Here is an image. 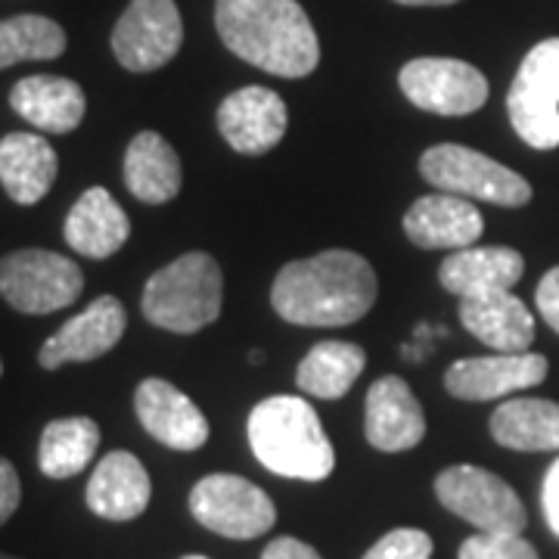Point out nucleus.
<instances>
[{
	"label": "nucleus",
	"instance_id": "f257e3e1",
	"mask_svg": "<svg viewBox=\"0 0 559 559\" xmlns=\"http://www.w3.org/2000/svg\"><path fill=\"white\" fill-rule=\"evenodd\" d=\"M380 296L370 261L348 249H326L289 261L271 286V305L296 326H352Z\"/></svg>",
	"mask_w": 559,
	"mask_h": 559
},
{
	"label": "nucleus",
	"instance_id": "f03ea898",
	"mask_svg": "<svg viewBox=\"0 0 559 559\" xmlns=\"http://www.w3.org/2000/svg\"><path fill=\"white\" fill-rule=\"evenodd\" d=\"M215 25L227 50L261 72L305 79L318 69V32L296 0H215Z\"/></svg>",
	"mask_w": 559,
	"mask_h": 559
},
{
	"label": "nucleus",
	"instance_id": "7ed1b4c3",
	"mask_svg": "<svg viewBox=\"0 0 559 559\" xmlns=\"http://www.w3.org/2000/svg\"><path fill=\"white\" fill-rule=\"evenodd\" d=\"M249 444L261 466L283 479L323 481L336 466L318 411L296 395H274L252 407Z\"/></svg>",
	"mask_w": 559,
	"mask_h": 559
},
{
	"label": "nucleus",
	"instance_id": "20e7f679",
	"mask_svg": "<svg viewBox=\"0 0 559 559\" xmlns=\"http://www.w3.org/2000/svg\"><path fill=\"white\" fill-rule=\"evenodd\" d=\"M224 277L209 252H187L159 267L143 286V318L153 326L190 336L221 318Z\"/></svg>",
	"mask_w": 559,
	"mask_h": 559
},
{
	"label": "nucleus",
	"instance_id": "39448f33",
	"mask_svg": "<svg viewBox=\"0 0 559 559\" xmlns=\"http://www.w3.org/2000/svg\"><path fill=\"white\" fill-rule=\"evenodd\" d=\"M419 175L441 193H454L463 200L491 202L503 209H522L532 202V183L522 175L460 143L429 146L419 159Z\"/></svg>",
	"mask_w": 559,
	"mask_h": 559
},
{
	"label": "nucleus",
	"instance_id": "423d86ee",
	"mask_svg": "<svg viewBox=\"0 0 559 559\" xmlns=\"http://www.w3.org/2000/svg\"><path fill=\"white\" fill-rule=\"evenodd\" d=\"M510 121L532 150L559 146V38L535 44L507 94Z\"/></svg>",
	"mask_w": 559,
	"mask_h": 559
},
{
	"label": "nucleus",
	"instance_id": "0eeeda50",
	"mask_svg": "<svg viewBox=\"0 0 559 559\" xmlns=\"http://www.w3.org/2000/svg\"><path fill=\"white\" fill-rule=\"evenodd\" d=\"M436 498L441 500L444 510L476 525L479 532L522 535L528 525V513L522 507L520 495L500 476L473 463H457L439 473Z\"/></svg>",
	"mask_w": 559,
	"mask_h": 559
},
{
	"label": "nucleus",
	"instance_id": "6e6552de",
	"mask_svg": "<svg viewBox=\"0 0 559 559\" xmlns=\"http://www.w3.org/2000/svg\"><path fill=\"white\" fill-rule=\"evenodd\" d=\"M84 289V274L72 259L47 249H20L0 259V296L22 314H53Z\"/></svg>",
	"mask_w": 559,
	"mask_h": 559
},
{
	"label": "nucleus",
	"instance_id": "1a4fd4ad",
	"mask_svg": "<svg viewBox=\"0 0 559 559\" xmlns=\"http://www.w3.org/2000/svg\"><path fill=\"white\" fill-rule=\"evenodd\" d=\"M190 513L202 528L234 540H249L267 535L277 522L274 500L242 476L212 473L193 485Z\"/></svg>",
	"mask_w": 559,
	"mask_h": 559
},
{
	"label": "nucleus",
	"instance_id": "9d476101",
	"mask_svg": "<svg viewBox=\"0 0 559 559\" xmlns=\"http://www.w3.org/2000/svg\"><path fill=\"white\" fill-rule=\"evenodd\" d=\"M401 94L423 112L469 116L488 103V79L476 66L451 57H419L399 75Z\"/></svg>",
	"mask_w": 559,
	"mask_h": 559
},
{
	"label": "nucleus",
	"instance_id": "9b49d317",
	"mask_svg": "<svg viewBox=\"0 0 559 559\" xmlns=\"http://www.w3.org/2000/svg\"><path fill=\"white\" fill-rule=\"evenodd\" d=\"M183 44L175 0H131L112 28V53L128 72H156L178 57Z\"/></svg>",
	"mask_w": 559,
	"mask_h": 559
},
{
	"label": "nucleus",
	"instance_id": "f8f14e48",
	"mask_svg": "<svg viewBox=\"0 0 559 559\" xmlns=\"http://www.w3.org/2000/svg\"><path fill=\"white\" fill-rule=\"evenodd\" d=\"M547 358L535 352L520 355H485V358H460L444 373V389L460 401H495L540 385L547 377Z\"/></svg>",
	"mask_w": 559,
	"mask_h": 559
},
{
	"label": "nucleus",
	"instance_id": "ddd939ff",
	"mask_svg": "<svg viewBox=\"0 0 559 559\" xmlns=\"http://www.w3.org/2000/svg\"><path fill=\"white\" fill-rule=\"evenodd\" d=\"M128 314L116 296L94 299L81 314L69 318L50 340L40 345L38 364L44 370H57L62 364H87L116 348L124 336Z\"/></svg>",
	"mask_w": 559,
	"mask_h": 559
},
{
	"label": "nucleus",
	"instance_id": "4468645a",
	"mask_svg": "<svg viewBox=\"0 0 559 559\" xmlns=\"http://www.w3.org/2000/svg\"><path fill=\"white\" fill-rule=\"evenodd\" d=\"M286 103L277 91L249 84L234 91L218 109V131L242 156H264L286 134Z\"/></svg>",
	"mask_w": 559,
	"mask_h": 559
},
{
	"label": "nucleus",
	"instance_id": "2eb2a0df",
	"mask_svg": "<svg viewBox=\"0 0 559 559\" xmlns=\"http://www.w3.org/2000/svg\"><path fill=\"white\" fill-rule=\"evenodd\" d=\"M134 411L140 426L175 451H200L209 441V419L202 411L180 392L178 385L150 377L134 392Z\"/></svg>",
	"mask_w": 559,
	"mask_h": 559
},
{
	"label": "nucleus",
	"instance_id": "dca6fc26",
	"mask_svg": "<svg viewBox=\"0 0 559 559\" xmlns=\"http://www.w3.org/2000/svg\"><path fill=\"white\" fill-rule=\"evenodd\" d=\"M364 432L367 441L382 454H401L423 441L426 436L423 404L401 377H382L370 385Z\"/></svg>",
	"mask_w": 559,
	"mask_h": 559
},
{
	"label": "nucleus",
	"instance_id": "f3484780",
	"mask_svg": "<svg viewBox=\"0 0 559 559\" xmlns=\"http://www.w3.org/2000/svg\"><path fill=\"white\" fill-rule=\"evenodd\" d=\"M485 230L481 212L454 193H429L417 200L404 215V234L419 249H448L457 252L476 246Z\"/></svg>",
	"mask_w": 559,
	"mask_h": 559
},
{
	"label": "nucleus",
	"instance_id": "a211bd4d",
	"mask_svg": "<svg viewBox=\"0 0 559 559\" xmlns=\"http://www.w3.org/2000/svg\"><path fill=\"white\" fill-rule=\"evenodd\" d=\"M460 323L469 336H476L481 345L503 355L528 352L535 342V318L525 308V301L516 299L510 289H495L460 299Z\"/></svg>",
	"mask_w": 559,
	"mask_h": 559
},
{
	"label": "nucleus",
	"instance_id": "6ab92c4d",
	"mask_svg": "<svg viewBox=\"0 0 559 559\" xmlns=\"http://www.w3.org/2000/svg\"><path fill=\"white\" fill-rule=\"evenodd\" d=\"M84 498H87L91 513H97L100 520L128 522L138 520L150 507L153 485H150L143 463L131 451H109L97 463Z\"/></svg>",
	"mask_w": 559,
	"mask_h": 559
},
{
	"label": "nucleus",
	"instance_id": "aec40b11",
	"mask_svg": "<svg viewBox=\"0 0 559 559\" xmlns=\"http://www.w3.org/2000/svg\"><path fill=\"white\" fill-rule=\"evenodd\" d=\"M525 274V259L510 246H466L441 261V286L457 296H481L495 289H513Z\"/></svg>",
	"mask_w": 559,
	"mask_h": 559
},
{
	"label": "nucleus",
	"instance_id": "412c9836",
	"mask_svg": "<svg viewBox=\"0 0 559 559\" xmlns=\"http://www.w3.org/2000/svg\"><path fill=\"white\" fill-rule=\"evenodd\" d=\"M66 242L84 259L103 261L116 255L131 237V221L106 187H91L81 193L66 218Z\"/></svg>",
	"mask_w": 559,
	"mask_h": 559
},
{
	"label": "nucleus",
	"instance_id": "4be33fe9",
	"mask_svg": "<svg viewBox=\"0 0 559 559\" xmlns=\"http://www.w3.org/2000/svg\"><path fill=\"white\" fill-rule=\"evenodd\" d=\"M10 106L28 124L47 134H69L84 121V91L72 79L60 75H28L13 84Z\"/></svg>",
	"mask_w": 559,
	"mask_h": 559
},
{
	"label": "nucleus",
	"instance_id": "5701e85b",
	"mask_svg": "<svg viewBox=\"0 0 559 559\" xmlns=\"http://www.w3.org/2000/svg\"><path fill=\"white\" fill-rule=\"evenodd\" d=\"M57 150L38 134L13 131L0 138V183L13 202L35 205L44 200L57 180Z\"/></svg>",
	"mask_w": 559,
	"mask_h": 559
},
{
	"label": "nucleus",
	"instance_id": "b1692460",
	"mask_svg": "<svg viewBox=\"0 0 559 559\" xmlns=\"http://www.w3.org/2000/svg\"><path fill=\"white\" fill-rule=\"evenodd\" d=\"M124 183L146 205H165L175 200L183 183L175 146L156 131H140L124 153Z\"/></svg>",
	"mask_w": 559,
	"mask_h": 559
},
{
	"label": "nucleus",
	"instance_id": "393cba45",
	"mask_svg": "<svg viewBox=\"0 0 559 559\" xmlns=\"http://www.w3.org/2000/svg\"><path fill=\"white\" fill-rule=\"evenodd\" d=\"M491 439L510 451H559V404L547 399H510L491 414Z\"/></svg>",
	"mask_w": 559,
	"mask_h": 559
},
{
	"label": "nucleus",
	"instance_id": "a878e982",
	"mask_svg": "<svg viewBox=\"0 0 559 559\" xmlns=\"http://www.w3.org/2000/svg\"><path fill=\"white\" fill-rule=\"evenodd\" d=\"M367 355L355 342H318L296 370V382L305 395L323 401L342 399L364 373Z\"/></svg>",
	"mask_w": 559,
	"mask_h": 559
},
{
	"label": "nucleus",
	"instance_id": "bb28decb",
	"mask_svg": "<svg viewBox=\"0 0 559 559\" xmlns=\"http://www.w3.org/2000/svg\"><path fill=\"white\" fill-rule=\"evenodd\" d=\"M100 448V426L91 417H62L47 423L38 444V466L47 479H72Z\"/></svg>",
	"mask_w": 559,
	"mask_h": 559
},
{
	"label": "nucleus",
	"instance_id": "cd10ccee",
	"mask_svg": "<svg viewBox=\"0 0 559 559\" xmlns=\"http://www.w3.org/2000/svg\"><path fill=\"white\" fill-rule=\"evenodd\" d=\"M66 50V32L47 16H13L0 20V69L25 60H57Z\"/></svg>",
	"mask_w": 559,
	"mask_h": 559
},
{
	"label": "nucleus",
	"instance_id": "c85d7f7f",
	"mask_svg": "<svg viewBox=\"0 0 559 559\" xmlns=\"http://www.w3.org/2000/svg\"><path fill=\"white\" fill-rule=\"evenodd\" d=\"M457 559H540L538 550L522 535L479 532L460 544Z\"/></svg>",
	"mask_w": 559,
	"mask_h": 559
},
{
	"label": "nucleus",
	"instance_id": "c756f323",
	"mask_svg": "<svg viewBox=\"0 0 559 559\" xmlns=\"http://www.w3.org/2000/svg\"><path fill=\"white\" fill-rule=\"evenodd\" d=\"M364 559H432V538L419 528H395L382 535Z\"/></svg>",
	"mask_w": 559,
	"mask_h": 559
},
{
	"label": "nucleus",
	"instance_id": "7c9ffc66",
	"mask_svg": "<svg viewBox=\"0 0 559 559\" xmlns=\"http://www.w3.org/2000/svg\"><path fill=\"white\" fill-rule=\"evenodd\" d=\"M22 500V481L16 466L10 460L0 457V525L10 522V516L20 510Z\"/></svg>",
	"mask_w": 559,
	"mask_h": 559
},
{
	"label": "nucleus",
	"instance_id": "2f4dec72",
	"mask_svg": "<svg viewBox=\"0 0 559 559\" xmlns=\"http://www.w3.org/2000/svg\"><path fill=\"white\" fill-rule=\"evenodd\" d=\"M535 301H538L540 318L547 320V326L559 333V267H550V271L540 277Z\"/></svg>",
	"mask_w": 559,
	"mask_h": 559
},
{
	"label": "nucleus",
	"instance_id": "473e14b6",
	"mask_svg": "<svg viewBox=\"0 0 559 559\" xmlns=\"http://www.w3.org/2000/svg\"><path fill=\"white\" fill-rule=\"evenodd\" d=\"M540 503H544V520L550 525V532L559 538V457L550 463V469L544 476Z\"/></svg>",
	"mask_w": 559,
	"mask_h": 559
},
{
	"label": "nucleus",
	"instance_id": "72a5a7b5",
	"mask_svg": "<svg viewBox=\"0 0 559 559\" xmlns=\"http://www.w3.org/2000/svg\"><path fill=\"white\" fill-rule=\"evenodd\" d=\"M261 559H323L311 547V544H305V540L299 538H277L271 540L267 547H264V554H261Z\"/></svg>",
	"mask_w": 559,
	"mask_h": 559
},
{
	"label": "nucleus",
	"instance_id": "f704fd0d",
	"mask_svg": "<svg viewBox=\"0 0 559 559\" xmlns=\"http://www.w3.org/2000/svg\"><path fill=\"white\" fill-rule=\"evenodd\" d=\"M395 3H404V7H451L457 0H395Z\"/></svg>",
	"mask_w": 559,
	"mask_h": 559
},
{
	"label": "nucleus",
	"instance_id": "c9c22d12",
	"mask_svg": "<svg viewBox=\"0 0 559 559\" xmlns=\"http://www.w3.org/2000/svg\"><path fill=\"white\" fill-rule=\"evenodd\" d=\"M183 559H209V557H200V554H190V557H183Z\"/></svg>",
	"mask_w": 559,
	"mask_h": 559
},
{
	"label": "nucleus",
	"instance_id": "e433bc0d",
	"mask_svg": "<svg viewBox=\"0 0 559 559\" xmlns=\"http://www.w3.org/2000/svg\"><path fill=\"white\" fill-rule=\"evenodd\" d=\"M0 559H16V557H7V554H0Z\"/></svg>",
	"mask_w": 559,
	"mask_h": 559
},
{
	"label": "nucleus",
	"instance_id": "4c0bfd02",
	"mask_svg": "<svg viewBox=\"0 0 559 559\" xmlns=\"http://www.w3.org/2000/svg\"><path fill=\"white\" fill-rule=\"evenodd\" d=\"M0 373H3V360H0Z\"/></svg>",
	"mask_w": 559,
	"mask_h": 559
}]
</instances>
